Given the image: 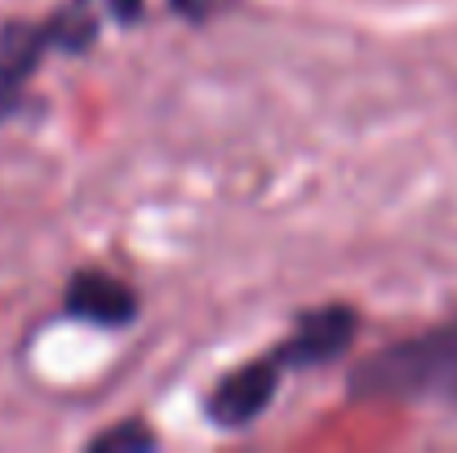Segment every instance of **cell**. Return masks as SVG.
I'll list each match as a JSON object with an SVG mask.
<instances>
[{
  "instance_id": "1",
  "label": "cell",
  "mask_w": 457,
  "mask_h": 453,
  "mask_svg": "<svg viewBox=\"0 0 457 453\" xmlns=\"http://www.w3.org/2000/svg\"><path fill=\"white\" fill-rule=\"evenodd\" d=\"M346 400L457 405V315L355 360L346 369Z\"/></svg>"
},
{
  "instance_id": "2",
  "label": "cell",
  "mask_w": 457,
  "mask_h": 453,
  "mask_svg": "<svg viewBox=\"0 0 457 453\" xmlns=\"http://www.w3.org/2000/svg\"><path fill=\"white\" fill-rule=\"evenodd\" d=\"M107 13L98 0H62L40 18L0 22V125L31 107V80L49 54L85 58L103 40Z\"/></svg>"
},
{
  "instance_id": "3",
  "label": "cell",
  "mask_w": 457,
  "mask_h": 453,
  "mask_svg": "<svg viewBox=\"0 0 457 453\" xmlns=\"http://www.w3.org/2000/svg\"><path fill=\"white\" fill-rule=\"evenodd\" d=\"M285 373L289 369L276 360V351L240 360L236 369H227V373H218L209 382V391L200 396V418L213 432H249V427H258L271 414V405H276V396L285 387Z\"/></svg>"
},
{
  "instance_id": "4",
  "label": "cell",
  "mask_w": 457,
  "mask_h": 453,
  "mask_svg": "<svg viewBox=\"0 0 457 453\" xmlns=\"http://www.w3.org/2000/svg\"><path fill=\"white\" fill-rule=\"evenodd\" d=\"M360 324H364V315L355 302H315L294 315V324L271 342V351L289 373L324 369L355 347Z\"/></svg>"
},
{
  "instance_id": "5",
  "label": "cell",
  "mask_w": 457,
  "mask_h": 453,
  "mask_svg": "<svg viewBox=\"0 0 457 453\" xmlns=\"http://www.w3.org/2000/svg\"><path fill=\"white\" fill-rule=\"evenodd\" d=\"M58 315L89 324V329H103V333L134 329L143 320V294L125 276H112L103 267H80V272H71V281L62 289Z\"/></svg>"
},
{
  "instance_id": "6",
  "label": "cell",
  "mask_w": 457,
  "mask_h": 453,
  "mask_svg": "<svg viewBox=\"0 0 457 453\" xmlns=\"http://www.w3.org/2000/svg\"><path fill=\"white\" fill-rule=\"evenodd\" d=\"M89 449L103 453H152L160 449V432L147 427L143 418H125V423H116V427H103V432H94L89 436Z\"/></svg>"
},
{
  "instance_id": "7",
  "label": "cell",
  "mask_w": 457,
  "mask_h": 453,
  "mask_svg": "<svg viewBox=\"0 0 457 453\" xmlns=\"http://www.w3.org/2000/svg\"><path fill=\"white\" fill-rule=\"evenodd\" d=\"M173 18H182L187 27H204V22H213L218 13H231L240 0H160Z\"/></svg>"
},
{
  "instance_id": "8",
  "label": "cell",
  "mask_w": 457,
  "mask_h": 453,
  "mask_svg": "<svg viewBox=\"0 0 457 453\" xmlns=\"http://www.w3.org/2000/svg\"><path fill=\"white\" fill-rule=\"evenodd\" d=\"M98 4H103L107 22H116V27H138L147 18V0H98Z\"/></svg>"
}]
</instances>
